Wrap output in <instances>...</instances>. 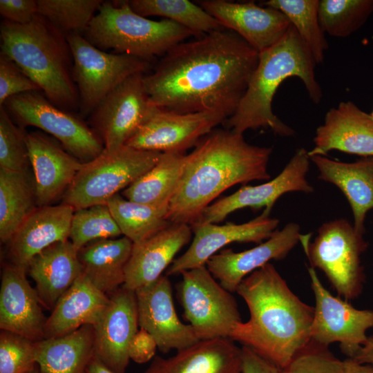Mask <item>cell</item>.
I'll list each match as a JSON object with an SVG mask.
<instances>
[{
  "mask_svg": "<svg viewBox=\"0 0 373 373\" xmlns=\"http://www.w3.org/2000/svg\"><path fill=\"white\" fill-rule=\"evenodd\" d=\"M26 268L4 267L0 289V328L34 341L45 338V317L36 291L26 278Z\"/></svg>",
  "mask_w": 373,
  "mask_h": 373,
  "instance_id": "cell-22",
  "label": "cell"
},
{
  "mask_svg": "<svg viewBox=\"0 0 373 373\" xmlns=\"http://www.w3.org/2000/svg\"><path fill=\"white\" fill-rule=\"evenodd\" d=\"M86 373H115L106 366L96 356H93L89 362Z\"/></svg>",
  "mask_w": 373,
  "mask_h": 373,
  "instance_id": "cell-49",
  "label": "cell"
},
{
  "mask_svg": "<svg viewBox=\"0 0 373 373\" xmlns=\"http://www.w3.org/2000/svg\"><path fill=\"white\" fill-rule=\"evenodd\" d=\"M310 157L304 148L298 149L283 171L273 180L256 186H243L235 193L209 205L192 224H216L235 211L246 207L270 213L276 200L283 194L314 191L307 180ZM191 225V226H192Z\"/></svg>",
  "mask_w": 373,
  "mask_h": 373,
  "instance_id": "cell-15",
  "label": "cell"
},
{
  "mask_svg": "<svg viewBox=\"0 0 373 373\" xmlns=\"http://www.w3.org/2000/svg\"><path fill=\"white\" fill-rule=\"evenodd\" d=\"M334 150L373 157V118L352 102H341L326 113L307 153L309 157L325 156Z\"/></svg>",
  "mask_w": 373,
  "mask_h": 373,
  "instance_id": "cell-21",
  "label": "cell"
},
{
  "mask_svg": "<svg viewBox=\"0 0 373 373\" xmlns=\"http://www.w3.org/2000/svg\"><path fill=\"white\" fill-rule=\"evenodd\" d=\"M370 115L373 118V111H372V113H370Z\"/></svg>",
  "mask_w": 373,
  "mask_h": 373,
  "instance_id": "cell-51",
  "label": "cell"
},
{
  "mask_svg": "<svg viewBox=\"0 0 373 373\" xmlns=\"http://www.w3.org/2000/svg\"><path fill=\"white\" fill-rule=\"evenodd\" d=\"M108 303L109 296L82 273L47 318L45 338L64 336L86 325H95Z\"/></svg>",
  "mask_w": 373,
  "mask_h": 373,
  "instance_id": "cell-29",
  "label": "cell"
},
{
  "mask_svg": "<svg viewBox=\"0 0 373 373\" xmlns=\"http://www.w3.org/2000/svg\"><path fill=\"white\" fill-rule=\"evenodd\" d=\"M242 349L229 338L201 340L169 358L155 356L144 373H241Z\"/></svg>",
  "mask_w": 373,
  "mask_h": 373,
  "instance_id": "cell-26",
  "label": "cell"
},
{
  "mask_svg": "<svg viewBox=\"0 0 373 373\" xmlns=\"http://www.w3.org/2000/svg\"><path fill=\"white\" fill-rule=\"evenodd\" d=\"M236 292L250 317L233 328L229 338L283 369L311 341L314 308L290 289L270 262L244 278Z\"/></svg>",
  "mask_w": 373,
  "mask_h": 373,
  "instance_id": "cell-3",
  "label": "cell"
},
{
  "mask_svg": "<svg viewBox=\"0 0 373 373\" xmlns=\"http://www.w3.org/2000/svg\"><path fill=\"white\" fill-rule=\"evenodd\" d=\"M95 329L86 325L64 336L35 343L39 373H86L95 356Z\"/></svg>",
  "mask_w": 373,
  "mask_h": 373,
  "instance_id": "cell-31",
  "label": "cell"
},
{
  "mask_svg": "<svg viewBox=\"0 0 373 373\" xmlns=\"http://www.w3.org/2000/svg\"><path fill=\"white\" fill-rule=\"evenodd\" d=\"M318 178L337 186L347 198L352 211L354 227L365 233V220L373 209V157L344 162L322 155L310 157Z\"/></svg>",
  "mask_w": 373,
  "mask_h": 373,
  "instance_id": "cell-28",
  "label": "cell"
},
{
  "mask_svg": "<svg viewBox=\"0 0 373 373\" xmlns=\"http://www.w3.org/2000/svg\"><path fill=\"white\" fill-rule=\"evenodd\" d=\"M352 358L358 363L373 365V336H368L366 343Z\"/></svg>",
  "mask_w": 373,
  "mask_h": 373,
  "instance_id": "cell-47",
  "label": "cell"
},
{
  "mask_svg": "<svg viewBox=\"0 0 373 373\" xmlns=\"http://www.w3.org/2000/svg\"><path fill=\"white\" fill-rule=\"evenodd\" d=\"M27 272L35 283L41 305L52 310L82 274L78 251L70 240L57 242L34 256Z\"/></svg>",
  "mask_w": 373,
  "mask_h": 373,
  "instance_id": "cell-27",
  "label": "cell"
},
{
  "mask_svg": "<svg viewBox=\"0 0 373 373\" xmlns=\"http://www.w3.org/2000/svg\"><path fill=\"white\" fill-rule=\"evenodd\" d=\"M186 155L180 153H162L149 171L123 190L122 195L166 214L183 171Z\"/></svg>",
  "mask_w": 373,
  "mask_h": 373,
  "instance_id": "cell-32",
  "label": "cell"
},
{
  "mask_svg": "<svg viewBox=\"0 0 373 373\" xmlns=\"http://www.w3.org/2000/svg\"><path fill=\"white\" fill-rule=\"evenodd\" d=\"M133 245L125 236L87 244L78 251L82 273L97 288L110 296L124 285Z\"/></svg>",
  "mask_w": 373,
  "mask_h": 373,
  "instance_id": "cell-30",
  "label": "cell"
},
{
  "mask_svg": "<svg viewBox=\"0 0 373 373\" xmlns=\"http://www.w3.org/2000/svg\"><path fill=\"white\" fill-rule=\"evenodd\" d=\"M83 35L102 50H112L151 62L179 43L195 37L172 21H155L137 14L128 1H103Z\"/></svg>",
  "mask_w": 373,
  "mask_h": 373,
  "instance_id": "cell-6",
  "label": "cell"
},
{
  "mask_svg": "<svg viewBox=\"0 0 373 373\" xmlns=\"http://www.w3.org/2000/svg\"><path fill=\"white\" fill-rule=\"evenodd\" d=\"M37 13L59 32L84 34L102 0H37Z\"/></svg>",
  "mask_w": 373,
  "mask_h": 373,
  "instance_id": "cell-38",
  "label": "cell"
},
{
  "mask_svg": "<svg viewBox=\"0 0 373 373\" xmlns=\"http://www.w3.org/2000/svg\"><path fill=\"white\" fill-rule=\"evenodd\" d=\"M30 373H39V370H38V367L37 366Z\"/></svg>",
  "mask_w": 373,
  "mask_h": 373,
  "instance_id": "cell-50",
  "label": "cell"
},
{
  "mask_svg": "<svg viewBox=\"0 0 373 373\" xmlns=\"http://www.w3.org/2000/svg\"><path fill=\"white\" fill-rule=\"evenodd\" d=\"M26 142L34 174L36 204L50 205L67 190L84 163L43 133H26Z\"/></svg>",
  "mask_w": 373,
  "mask_h": 373,
  "instance_id": "cell-23",
  "label": "cell"
},
{
  "mask_svg": "<svg viewBox=\"0 0 373 373\" xmlns=\"http://www.w3.org/2000/svg\"><path fill=\"white\" fill-rule=\"evenodd\" d=\"M344 361V373H373V365L358 363L347 358Z\"/></svg>",
  "mask_w": 373,
  "mask_h": 373,
  "instance_id": "cell-48",
  "label": "cell"
},
{
  "mask_svg": "<svg viewBox=\"0 0 373 373\" xmlns=\"http://www.w3.org/2000/svg\"><path fill=\"white\" fill-rule=\"evenodd\" d=\"M241 349V373H280L277 366L253 349L247 346H242Z\"/></svg>",
  "mask_w": 373,
  "mask_h": 373,
  "instance_id": "cell-46",
  "label": "cell"
},
{
  "mask_svg": "<svg viewBox=\"0 0 373 373\" xmlns=\"http://www.w3.org/2000/svg\"><path fill=\"white\" fill-rule=\"evenodd\" d=\"M122 235L107 204H97L74 211L69 240L79 251L97 240L115 238Z\"/></svg>",
  "mask_w": 373,
  "mask_h": 373,
  "instance_id": "cell-39",
  "label": "cell"
},
{
  "mask_svg": "<svg viewBox=\"0 0 373 373\" xmlns=\"http://www.w3.org/2000/svg\"><path fill=\"white\" fill-rule=\"evenodd\" d=\"M316 63L295 28L291 25L276 44L259 53L257 66L234 113L224 122L239 134L247 130L269 128L280 136H291L294 130L272 111L274 97L287 78L298 77L309 97L318 104L322 90L315 77Z\"/></svg>",
  "mask_w": 373,
  "mask_h": 373,
  "instance_id": "cell-4",
  "label": "cell"
},
{
  "mask_svg": "<svg viewBox=\"0 0 373 373\" xmlns=\"http://www.w3.org/2000/svg\"><path fill=\"white\" fill-rule=\"evenodd\" d=\"M178 285L184 317L198 338H229L241 318L236 299L206 265L184 271Z\"/></svg>",
  "mask_w": 373,
  "mask_h": 373,
  "instance_id": "cell-10",
  "label": "cell"
},
{
  "mask_svg": "<svg viewBox=\"0 0 373 373\" xmlns=\"http://www.w3.org/2000/svg\"><path fill=\"white\" fill-rule=\"evenodd\" d=\"M301 235L300 242L311 267L321 269L338 296L346 300L359 296L365 282L361 255L367 247L363 233L345 219L323 224L314 242Z\"/></svg>",
  "mask_w": 373,
  "mask_h": 373,
  "instance_id": "cell-8",
  "label": "cell"
},
{
  "mask_svg": "<svg viewBox=\"0 0 373 373\" xmlns=\"http://www.w3.org/2000/svg\"><path fill=\"white\" fill-rule=\"evenodd\" d=\"M157 348V345L153 336L141 328L131 340L128 356L137 363H145L154 357Z\"/></svg>",
  "mask_w": 373,
  "mask_h": 373,
  "instance_id": "cell-45",
  "label": "cell"
},
{
  "mask_svg": "<svg viewBox=\"0 0 373 373\" xmlns=\"http://www.w3.org/2000/svg\"><path fill=\"white\" fill-rule=\"evenodd\" d=\"M26 135L14 124L6 108L0 107V168L26 171L30 160Z\"/></svg>",
  "mask_w": 373,
  "mask_h": 373,
  "instance_id": "cell-40",
  "label": "cell"
},
{
  "mask_svg": "<svg viewBox=\"0 0 373 373\" xmlns=\"http://www.w3.org/2000/svg\"><path fill=\"white\" fill-rule=\"evenodd\" d=\"M137 14L157 16L172 21L191 30L195 37L223 28L200 5L188 0H130Z\"/></svg>",
  "mask_w": 373,
  "mask_h": 373,
  "instance_id": "cell-35",
  "label": "cell"
},
{
  "mask_svg": "<svg viewBox=\"0 0 373 373\" xmlns=\"http://www.w3.org/2000/svg\"><path fill=\"white\" fill-rule=\"evenodd\" d=\"M279 220L270 217L263 211L254 219L242 224L228 222L222 225L213 223L191 226L194 233L188 249L175 259L166 271V276L206 265L208 260L220 249L233 242L261 243L276 230Z\"/></svg>",
  "mask_w": 373,
  "mask_h": 373,
  "instance_id": "cell-16",
  "label": "cell"
},
{
  "mask_svg": "<svg viewBox=\"0 0 373 373\" xmlns=\"http://www.w3.org/2000/svg\"><path fill=\"white\" fill-rule=\"evenodd\" d=\"M259 53L223 28L171 48L144 76L151 104L182 113L231 117L243 97Z\"/></svg>",
  "mask_w": 373,
  "mask_h": 373,
  "instance_id": "cell-1",
  "label": "cell"
},
{
  "mask_svg": "<svg viewBox=\"0 0 373 373\" xmlns=\"http://www.w3.org/2000/svg\"><path fill=\"white\" fill-rule=\"evenodd\" d=\"M162 153L139 150L124 145L104 150L84 163L65 191L62 203L74 210L107 202L149 171Z\"/></svg>",
  "mask_w": 373,
  "mask_h": 373,
  "instance_id": "cell-7",
  "label": "cell"
},
{
  "mask_svg": "<svg viewBox=\"0 0 373 373\" xmlns=\"http://www.w3.org/2000/svg\"><path fill=\"white\" fill-rule=\"evenodd\" d=\"M34 184L26 171L0 168V238L8 242L35 209Z\"/></svg>",
  "mask_w": 373,
  "mask_h": 373,
  "instance_id": "cell-33",
  "label": "cell"
},
{
  "mask_svg": "<svg viewBox=\"0 0 373 373\" xmlns=\"http://www.w3.org/2000/svg\"><path fill=\"white\" fill-rule=\"evenodd\" d=\"M135 292L123 286L109 296V303L95 325L94 354L115 373H125L128 347L138 331Z\"/></svg>",
  "mask_w": 373,
  "mask_h": 373,
  "instance_id": "cell-19",
  "label": "cell"
},
{
  "mask_svg": "<svg viewBox=\"0 0 373 373\" xmlns=\"http://www.w3.org/2000/svg\"><path fill=\"white\" fill-rule=\"evenodd\" d=\"M3 106L19 125L35 126L50 134L83 163L95 158L104 150L95 131L79 117L54 105L41 91L12 96Z\"/></svg>",
  "mask_w": 373,
  "mask_h": 373,
  "instance_id": "cell-11",
  "label": "cell"
},
{
  "mask_svg": "<svg viewBox=\"0 0 373 373\" xmlns=\"http://www.w3.org/2000/svg\"><path fill=\"white\" fill-rule=\"evenodd\" d=\"M315 296L311 340L328 347L338 343L341 352L353 358L366 343L367 331L373 328V310L359 309L347 300L333 296L322 284L315 269L308 268Z\"/></svg>",
  "mask_w": 373,
  "mask_h": 373,
  "instance_id": "cell-12",
  "label": "cell"
},
{
  "mask_svg": "<svg viewBox=\"0 0 373 373\" xmlns=\"http://www.w3.org/2000/svg\"><path fill=\"white\" fill-rule=\"evenodd\" d=\"M269 147L247 143L242 134L213 129L186 155L166 219L192 225L218 195L237 184L267 180Z\"/></svg>",
  "mask_w": 373,
  "mask_h": 373,
  "instance_id": "cell-2",
  "label": "cell"
},
{
  "mask_svg": "<svg viewBox=\"0 0 373 373\" xmlns=\"http://www.w3.org/2000/svg\"><path fill=\"white\" fill-rule=\"evenodd\" d=\"M74 211L65 203L35 208L8 242L12 264L27 269L31 259L41 251L69 240Z\"/></svg>",
  "mask_w": 373,
  "mask_h": 373,
  "instance_id": "cell-25",
  "label": "cell"
},
{
  "mask_svg": "<svg viewBox=\"0 0 373 373\" xmlns=\"http://www.w3.org/2000/svg\"><path fill=\"white\" fill-rule=\"evenodd\" d=\"M280 373H344V361L335 356L328 347L311 340Z\"/></svg>",
  "mask_w": 373,
  "mask_h": 373,
  "instance_id": "cell-42",
  "label": "cell"
},
{
  "mask_svg": "<svg viewBox=\"0 0 373 373\" xmlns=\"http://www.w3.org/2000/svg\"><path fill=\"white\" fill-rule=\"evenodd\" d=\"M227 29L234 32L258 53L286 34L291 23L280 11L254 2L202 0L198 3Z\"/></svg>",
  "mask_w": 373,
  "mask_h": 373,
  "instance_id": "cell-18",
  "label": "cell"
},
{
  "mask_svg": "<svg viewBox=\"0 0 373 373\" xmlns=\"http://www.w3.org/2000/svg\"><path fill=\"white\" fill-rule=\"evenodd\" d=\"M300 237L299 225L290 222L254 248L240 252L231 249L222 250L208 260L206 267L224 289L236 292L242 280L250 274L271 260L284 259Z\"/></svg>",
  "mask_w": 373,
  "mask_h": 373,
  "instance_id": "cell-20",
  "label": "cell"
},
{
  "mask_svg": "<svg viewBox=\"0 0 373 373\" xmlns=\"http://www.w3.org/2000/svg\"><path fill=\"white\" fill-rule=\"evenodd\" d=\"M1 52L13 60L56 106L79 108L73 75V56L66 36L37 14L26 24L3 20Z\"/></svg>",
  "mask_w": 373,
  "mask_h": 373,
  "instance_id": "cell-5",
  "label": "cell"
},
{
  "mask_svg": "<svg viewBox=\"0 0 373 373\" xmlns=\"http://www.w3.org/2000/svg\"><path fill=\"white\" fill-rule=\"evenodd\" d=\"M227 119L217 112L182 113L154 106L125 145L143 151L184 153Z\"/></svg>",
  "mask_w": 373,
  "mask_h": 373,
  "instance_id": "cell-13",
  "label": "cell"
},
{
  "mask_svg": "<svg viewBox=\"0 0 373 373\" xmlns=\"http://www.w3.org/2000/svg\"><path fill=\"white\" fill-rule=\"evenodd\" d=\"M0 14L4 20L17 24L30 23L37 13V0H1Z\"/></svg>",
  "mask_w": 373,
  "mask_h": 373,
  "instance_id": "cell-44",
  "label": "cell"
},
{
  "mask_svg": "<svg viewBox=\"0 0 373 373\" xmlns=\"http://www.w3.org/2000/svg\"><path fill=\"white\" fill-rule=\"evenodd\" d=\"M192 231L188 224L171 223L153 236L133 244L122 286L135 291L157 280L191 240Z\"/></svg>",
  "mask_w": 373,
  "mask_h": 373,
  "instance_id": "cell-24",
  "label": "cell"
},
{
  "mask_svg": "<svg viewBox=\"0 0 373 373\" xmlns=\"http://www.w3.org/2000/svg\"><path fill=\"white\" fill-rule=\"evenodd\" d=\"M135 292L139 326L153 336L162 352L178 351L200 341L192 327L178 318L167 276H161Z\"/></svg>",
  "mask_w": 373,
  "mask_h": 373,
  "instance_id": "cell-17",
  "label": "cell"
},
{
  "mask_svg": "<svg viewBox=\"0 0 373 373\" xmlns=\"http://www.w3.org/2000/svg\"><path fill=\"white\" fill-rule=\"evenodd\" d=\"M144 73L133 75L113 90L90 113L92 125L108 151L126 143L154 106L144 84Z\"/></svg>",
  "mask_w": 373,
  "mask_h": 373,
  "instance_id": "cell-14",
  "label": "cell"
},
{
  "mask_svg": "<svg viewBox=\"0 0 373 373\" xmlns=\"http://www.w3.org/2000/svg\"><path fill=\"white\" fill-rule=\"evenodd\" d=\"M35 343L23 336L1 330L0 373H30L37 366Z\"/></svg>",
  "mask_w": 373,
  "mask_h": 373,
  "instance_id": "cell-41",
  "label": "cell"
},
{
  "mask_svg": "<svg viewBox=\"0 0 373 373\" xmlns=\"http://www.w3.org/2000/svg\"><path fill=\"white\" fill-rule=\"evenodd\" d=\"M319 0H269L262 4L282 12L311 52L316 64L328 48L318 19Z\"/></svg>",
  "mask_w": 373,
  "mask_h": 373,
  "instance_id": "cell-36",
  "label": "cell"
},
{
  "mask_svg": "<svg viewBox=\"0 0 373 373\" xmlns=\"http://www.w3.org/2000/svg\"><path fill=\"white\" fill-rule=\"evenodd\" d=\"M373 12V0H321L318 19L323 32L347 37L359 29Z\"/></svg>",
  "mask_w": 373,
  "mask_h": 373,
  "instance_id": "cell-37",
  "label": "cell"
},
{
  "mask_svg": "<svg viewBox=\"0 0 373 373\" xmlns=\"http://www.w3.org/2000/svg\"><path fill=\"white\" fill-rule=\"evenodd\" d=\"M73 56V75L79 108L90 115L99 104L130 76L144 73L151 61L125 54L109 53L91 44L82 34L66 36Z\"/></svg>",
  "mask_w": 373,
  "mask_h": 373,
  "instance_id": "cell-9",
  "label": "cell"
},
{
  "mask_svg": "<svg viewBox=\"0 0 373 373\" xmlns=\"http://www.w3.org/2000/svg\"><path fill=\"white\" fill-rule=\"evenodd\" d=\"M40 88L10 57L0 54V107L10 97Z\"/></svg>",
  "mask_w": 373,
  "mask_h": 373,
  "instance_id": "cell-43",
  "label": "cell"
},
{
  "mask_svg": "<svg viewBox=\"0 0 373 373\" xmlns=\"http://www.w3.org/2000/svg\"><path fill=\"white\" fill-rule=\"evenodd\" d=\"M122 234L133 244L141 242L171 224L166 214L151 206L116 194L106 203Z\"/></svg>",
  "mask_w": 373,
  "mask_h": 373,
  "instance_id": "cell-34",
  "label": "cell"
}]
</instances>
